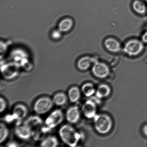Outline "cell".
Here are the masks:
<instances>
[{
  "label": "cell",
  "mask_w": 147,
  "mask_h": 147,
  "mask_svg": "<svg viewBox=\"0 0 147 147\" xmlns=\"http://www.w3.org/2000/svg\"><path fill=\"white\" fill-rule=\"evenodd\" d=\"M61 32L59 30H55L52 33V36L53 38L55 39H57L59 38L61 36Z\"/></svg>",
  "instance_id": "cell-25"
},
{
  "label": "cell",
  "mask_w": 147,
  "mask_h": 147,
  "mask_svg": "<svg viewBox=\"0 0 147 147\" xmlns=\"http://www.w3.org/2000/svg\"><path fill=\"white\" fill-rule=\"evenodd\" d=\"M92 72L96 78L104 79L109 76L110 69L109 66L106 63L96 60L93 64Z\"/></svg>",
  "instance_id": "cell-7"
},
{
  "label": "cell",
  "mask_w": 147,
  "mask_h": 147,
  "mask_svg": "<svg viewBox=\"0 0 147 147\" xmlns=\"http://www.w3.org/2000/svg\"><path fill=\"white\" fill-rule=\"evenodd\" d=\"M93 119L95 128L98 133L105 135L110 131L113 126V121L109 115L96 114Z\"/></svg>",
  "instance_id": "cell-2"
},
{
  "label": "cell",
  "mask_w": 147,
  "mask_h": 147,
  "mask_svg": "<svg viewBox=\"0 0 147 147\" xmlns=\"http://www.w3.org/2000/svg\"><path fill=\"white\" fill-rule=\"evenodd\" d=\"M28 113V109L25 105L18 104L14 107L12 114L5 117V119L8 122L15 120L21 121L25 119Z\"/></svg>",
  "instance_id": "cell-5"
},
{
  "label": "cell",
  "mask_w": 147,
  "mask_h": 147,
  "mask_svg": "<svg viewBox=\"0 0 147 147\" xmlns=\"http://www.w3.org/2000/svg\"><path fill=\"white\" fill-rule=\"evenodd\" d=\"M9 132L7 127L4 123L0 124V142L3 143L8 138Z\"/></svg>",
  "instance_id": "cell-23"
},
{
  "label": "cell",
  "mask_w": 147,
  "mask_h": 147,
  "mask_svg": "<svg viewBox=\"0 0 147 147\" xmlns=\"http://www.w3.org/2000/svg\"><path fill=\"white\" fill-rule=\"evenodd\" d=\"M144 48V43L136 39L129 40L125 43L123 50L125 54L130 57H135L140 54Z\"/></svg>",
  "instance_id": "cell-3"
},
{
  "label": "cell",
  "mask_w": 147,
  "mask_h": 147,
  "mask_svg": "<svg viewBox=\"0 0 147 147\" xmlns=\"http://www.w3.org/2000/svg\"><path fill=\"white\" fill-rule=\"evenodd\" d=\"M97 105L94 100L89 99L82 105V111L84 116L87 119L94 118L96 115Z\"/></svg>",
  "instance_id": "cell-8"
},
{
  "label": "cell",
  "mask_w": 147,
  "mask_h": 147,
  "mask_svg": "<svg viewBox=\"0 0 147 147\" xmlns=\"http://www.w3.org/2000/svg\"><path fill=\"white\" fill-rule=\"evenodd\" d=\"M54 104L52 99L50 98L43 96L37 99L34 103V110L37 114H44L52 109Z\"/></svg>",
  "instance_id": "cell-4"
},
{
  "label": "cell",
  "mask_w": 147,
  "mask_h": 147,
  "mask_svg": "<svg viewBox=\"0 0 147 147\" xmlns=\"http://www.w3.org/2000/svg\"><path fill=\"white\" fill-rule=\"evenodd\" d=\"M111 92V88L109 85L105 84L98 86L96 90V96L98 99H102L108 97Z\"/></svg>",
  "instance_id": "cell-15"
},
{
  "label": "cell",
  "mask_w": 147,
  "mask_h": 147,
  "mask_svg": "<svg viewBox=\"0 0 147 147\" xmlns=\"http://www.w3.org/2000/svg\"><path fill=\"white\" fill-rule=\"evenodd\" d=\"M96 61L94 58L89 56L82 57L78 61V68L82 71H85L88 70Z\"/></svg>",
  "instance_id": "cell-14"
},
{
  "label": "cell",
  "mask_w": 147,
  "mask_h": 147,
  "mask_svg": "<svg viewBox=\"0 0 147 147\" xmlns=\"http://www.w3.org/2000/svg\"><path fill=\"white\" fill-rule=\"evenodd\" d=\"M59 135L65 144L71 147L77 146L81 138L80 134L69 125H64L60 128Z\"/></svg>",
  "instance_id": "cell-1"
},
{
  "label": "cell",
  "mask_w": 147,
  "mask_h": 147,
  "mask_svg": "<svg viewBox=\"0 0 147 147\" xmlns=\"http://www.w3.org/2000/svg\"><path fill=\"white\" fill-rule=\"evenodd\" d=\"M68 97L65 93L63 92H59L56 94L53 98L54 104L57 106H64L67 103Z\"/></svg>",
  "instance_id": "cell-20"
},
{
  "label": "cell",
  "mask_w": 147,
  "mask_h": 147,
  "mask_svg": "<svg viewBox=\"0 0 147 147\" xmlns=\"http://www.w3.org/2000/svg\"><path fill=\"white\" fill-rule=\"evenodd\" d=\"M80 118V112L78 107L71 106L67 109L66 113V119L70 123L75 124L77 123Z\"/></svg>",
  "instance_id": "cell-12"
},
{
  "label": "cell",
  "mask_w": 147,
  "mask_h": 147,
  "mask_svg": "<svg viewBox=\"0 0 147 147\" xmlns=\"http://www.w3.org/2000/svg\"><path fill=\"white\" fill-rule=\"evenodd\" d=\"M7 103L5 99L2 97L0 98V112H3L7 108Z\"/></svg>",
  "instance_id": "cell-24"
},
{
  "label": "cell",
  "mask_w": 147,
  "mask_h": 147,
  "mask_svg": "<svg viewBox=\"0 0 147 147\" xmlns=\"http://www.w3.org/2000/svg\"><path fill=\"white\" fill-rule=\"evenodd\" d=\"M142 40L143 43L147 44V31L144 33L142 37Z\"/></svg>",
  "instance_id": "cell-26"
},
{
  "label": "cell",
  "mask_w": 147,
  "mask_h": 147,
  "mask_svg": "<svg viewBox=\"0 0 147 147\" xmlns=\"http://www.w3.org/2000/svg\"><path fill=\"white\" fill-rule=\"evenodd\" d=\"M58 145V140L53 136L47 137L40 143V146L42 147H57Z\"/></svg>",
  "instance_id": "cell-19"
},
{
  "label": "cell",
  "mask_w": 147,
  "mask_h": 147,
  "mask_svg": "<svg viewBox=\"0 0 147 147\" xmlns=\"http://www.w3.org/2000/svg\"><path fill=\"white\" fill-rule=\"evenodd\" d=\"M81 96V91L77 86H73L70 88L67 93V97L70 101L75 103L78 101Z\"/></svg>",
  "instance_id": "cell-17"
},
{
  "label": "cell",
  "mask_w": 147,
  "mask_h": 147,
  "mask_svg": "<svg viewBox=\"0 0 147 147\" xmlns=\"http://www.w3.org/2000/svg\"><path fill=\"white\" fill-rule=\"evenodd\" d=\"M24 124L33 132L42 126L43 121L40 117L33 115L26 119Z\"/></svg>",
  "instance_id": "cell-10"
},
{
  "label": "cell",
  "mask_w": 147,
  "mask_h": 147,
  "mask_svg": "<svg viewBox=\"0 0 147 147\" xmlns=\"http://www.w3.org/2000/svg\"><path fill=\"white\" fill-rule=\"evenodd\" d=\"M1 72L4 79L10 80L18 76L19 70L18 67L15 65L9 64L1 67Z\"/></svg>",
  "instance_id": "cell-9"
},
{
  "label": "cell",
  "mask_w": 147,
  "mask_h": 147,
  "mask_svg": "<svg viewBox=\"0 0 147 147\" xmlns=\"http://www.w3.org/2000/svg\"><path fill=\"white\" fill-rule=\"evenodd\" d=\"M81 91L86 97H90L96 93V90L93 84L87 83L82 86Z\"/></svg>",
  "instance_id": "cell-22"
},
{
  "label": "cell",
  "mask_w": 147,
  "mask_h": 147,
  "mask_svg": "<svg viewBox=\"0 0 147 147\" xmlns=\"http://www.w3.org/2000/svg\"><path fill=\"white\" fill-rule=\"evenodd\" d=\"M15 134L19 139L27 140L32 136V132L31 129L23 124L17 126L15 129Z\"/></svg>",
  "instance_id": "cell-13"
},
{
  "label": "cell",
  "mask_w": 147,
  "mask_h": 147,
  "mask_svg": "<svg viewBox=\"0 0 147 147\" xmlns=\"http://www.w3.org/2000/svg\"><path fill=\"white\" fill-rule=\"evenodd\" d=\"M132 7L135 12L140 15L146 13L147 8L146 4L141 0H135L132 4Z\"/></svg>",
  "instance_id": "cell-18"
},
{
  "label": "cell",
  "mask_w": 147,
  "mask_h": 147,
  "mask_svg": "<svg viewBox=\"0 0 147 147\" xmlns=\"http://www.w3.org/2000/svg\"><path fill=\"white\" fill-rule=\"evenodd\" d=\"M51 129L47 126H42L39 129L32 132V136L35 140L42 141L47 137L46 135L50 133Z\"/></svg>",
  "instance_id": "cell-16"
},
{
  "label": "cell",
  "mask_w": 147,
  "mask_h": 147,
  "mask_svg": "<svg viewBox=\"0 0 147 147\" xmlns=\"http://www.w3.org/2000/svg\"><path fill=\"white\" fill-rule=\"evenodd\" d=\"M104 46L106 50L111 53H119L122 49L120 43L113 37L106 39L104 41Z\"/></svg>",
  "instance_id": "cell-11"
},
{
  "label": "cell",
  "mask_w": 147,
  "mask_h": 147,
  "mask_svg": "<svg viewBox=\"0 0 147 147\" xmlns=\"http://www.w3.org/2000/svg\"><path fill=\"white\" fill-rule=\"evenodd\" d=\"M18 146V145H17L16 144H15V143H11L9 144H8V146H10V147H16Z\"/></svg>",
  "instance_id": "cell-28"
},
{
  "label": "cell",
  "mask_w": 147,
  "mask_h": 147,
  "mask_svg": "<svg viewBox=\"0 0 147 147\" xmlns=\"http://www.w3.org/2000/svg\"><path fill=\"white\" fill-rule=\"evenodd\" d=\"M73 24V20L71 18H64L59 24V30L61 32H66L71 30Z\"/></svg>",
  "instance_id": "cell-21"
},
{
  "label": "cell",
  "mask_w": 147,
  "mask_h": 147,
  "mask_svg": "<svg viewBox=\"0 0 147 147\" xmlns=\"http://www.w3.org/2000/svg\"><path fill=\"white\" fill-rule=\"evenodd\" d=\"M142 132L147 137V125H145L142 128Z\"/></svg>",
  "instance_id": "cell-27"
},
{
  "label": "cell",
  "mask_w": 147,
  "mask_h": 147,
  "mask_svg": "<svg viewBox=\"0 0 147 147\" xmlns=\"http://www.w3.org/2000/svg\"><path fill=\"white\" fill-rule=\"evenodd\" d=\"M64 119V114L60 109H56L53 111L47 117L45 121V124L50 129L57 127L62 123Z\"/></svg>",
  "instance_id": "cell-6"
},
{
  "label": "cell",
  "mask_w": 147,
  "mask_h": 147,
  "mask_svg": "<svg viewBox=\"0 0 147 147\" xmlns=\"http://www.w3.org/2000/svg\"><path fill=\"white\" fill-rule=\"evenodd\" d=\"M144 1H146L147 2V0H144Z\"/></svg>",
  "instance_id": "cell-29"
}]
</instances>
